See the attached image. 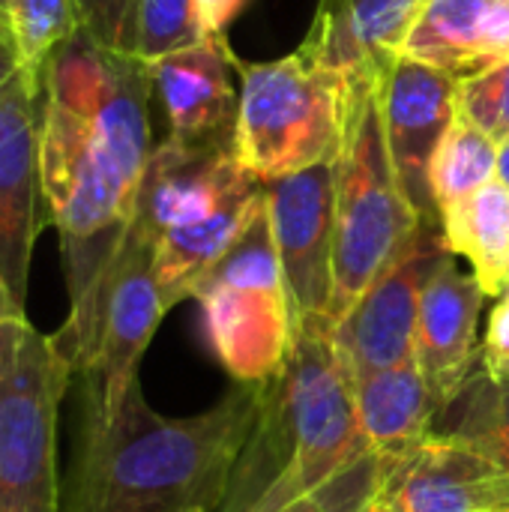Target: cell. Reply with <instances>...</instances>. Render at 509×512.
Returning a JSON list of instances; mask_svg holds the SVG:
<instances>
[{
  "instance_id": "cb8c5ba5",
  "label": "cell",
  "mask_w": 509,
  "mask_h": 512,
  "mask_svg": "<svg viewBox=\"0 0 509 512\" xmlns=\"http://www.w3.org/2000/svg\"><path fill=\"white\" fill-rule=\"evenodd\" d=\"M24 66L42 69L45 60L81 30L75 0H3Z\"/></svg>"
},
{
  "instance_id": "3957f363",
  "label": "cell",
  "mask_w": 509,
  "mask_h": 512,
  "mask_svg": "<svg viewBox=\"0 0 509 512\" xmlns=\"http://www.w3.org/2000/svg\"><path fill=\"white\" fill-rule=\"evenodd\" d=\"M372 453L327 321L294 333L285 366L261 384L258 420L216 512H282Z\"/></svg>"
},
{
  "instance_id": "8992f818",
  "label": "cell",
  "mask_w": 509,
  "mask_h": 512,
  "mask_svg": "<svg viewBox=\"0 0 509 512\" xmlns=\"http://www.w3.org/2000/svg\"><path fill=\"white\" fill-rule=\"evenodd\" d=\"M234 66L243 81L234 150L255 180L270 183L339 156L351 105L330 75L300 51Z\"/></svg>"
},
{
  "instance_id": "5b68a950",
  "label": "cell",
  "mask_w": 509,
  "mask_h": 512,
  "mask_svg": "<svg viewBox=\"0 0 509 512\" xmlns=\"http://www.w3.org/2000/svg\"><path fill=\"white\" fill-rule=\"evenodd\" d=\"M72 366L27 315L0 321V512H60L57 426Z\"/></svg>"
},
{
  "instance_id": "ac0fdd59",
  "label": "cell",
  "mask_w": 509,
  "mask_h": 512,
  "mask_svg": "<svg viewBox=\"0 0 509 512\" xmlns=\"http://www.w3.org/2000/svg\"><path fill=\"white\" fill-rule=\"evenodd\" d=\"M267 204V189L237 195L213 216L174 228L156 240V285L165 309H174L183 300L195 297V288L210 273V267L231 249V243L249 228L258 210Z\"/></svg>"
},
{
  "instance_id": "e575fe53",
  "label": "cell",
  "mask_w": 509,
  "mask_h": 512,
  "mask_svg": "<svg viewBox=\"0 0 509 512\" xmlns=\"http://www.w3.org/2000/svg\"><path fill=\"white\" fill-rule=\"evenodd\" d=\"M0 24H9V15H6V9H3V6H0ZM9 27H12V24H9Z\"/></svg>"
},
{
  "instance_id": "277c9868",
  "label": "cell",
  "mask_w": 509,
  "mask_h": 512,
  "mask_svg": "<svg viewBox=\"0 0 509 512\" xmlns=\"http://www.w3.org/2000/svg\"><path fill=\"white\" fill-rule=\"evenodd\" d=\"M423 225V216L399 186L375 87L348 114L336 156V246L333 297L327 309L330 330L411 249Z\"/></svg>"
},
{
  "instance_id": "7a4b0ae2",
  "label": "cell",
  "mask_w": 509,
  "mask_h": 512,
  "mask_svg": "<svg viewBox=\"0 0 509 512\" xmlns=\"http://www.w3.org/2000/svg\"><path fill=\"white\" fill-rule=\"evenodd\" d=\"M258 408L261 384H237L192 417L153 411L141 381L111 414L78 399L60 512H216Z\"/></svg>"
},
{
  "instance_id": "8fae6325",
  "label": "cell",
  "mask_w": 509,
  "mask_h": 512,
  "mask_svg": "<svg viewBox=\"0 0 509 512\" xmlns=\"http://www.w3.org/2000/svg\"><path fill=\"white\" fill-rule=\"evenodd\" d=\"M258 186L264 183L240 165L234 138L198 144L165 138L147 159L132 225L156 243L162 234L195 225Z\"/></svg>"
},
{
  "instance_id": "83f0119b",
  "label": "cell",
  "mask_w": 509,
  "mask_h": 512,
  "mask_svg": "<svg viewBox=\"0 0 509 512\" xmlns=\"http://www.w3.org/2000/svg\"><path fill=\"white\" fill-rule=\"evenodd\" d=\"M483 72L509 60V0H492L480 27Z\"/></svg>"
},
{
  "instance_id": "1f68e13d",
  "label": "cell",
  "mask_w": 509,
  "mask_h": 512,
  "mask_svg": "<svg viewBox=\"0 0 509 512\" xmlns=\"http://www.w3.org/2000/svg\"><path fill=\"white\" fill-rule=\"evenodd\" d=\"M18 315H24V309L15 303V297L9 294V288H6V279H3V270H0V321H6V318H18Z\"/></svg>"
},
{
  "instance_id": "836d02e7",
  "label": "cell",
  "mask_w": 509,
  "mask_h": 512,
  "mask_svg": "<svg viewBox=\"0 0 509 512\" xmlns=\"http://www.w3.org/2000/svg\"><path fill=\"white\" fill-rule=\"evenodd\" d=\"M366 512H396V510H393V507H390V504H387V501H384V498L378 495V498H375V501L369 504V510H366Z\"/></svg>"
},
{
  "instance_id": "7402d4cb",
  "label": "cell",
  "mask_w": 509,
  "mask_h": 512,
  "mask_svg": "<svg viewBox=\"0 0 509 512\" xmlns=\"http://www.w3.org/2000/svg\"><path fill=\"white\" fill-rule=\"evenodd\" d=\"M498 150L501 144L492 135L471 126L456 111V120L447 129L429 168V189L438 213L498 180Z\"/></svg>"
},
{
  "instance_id": "f1b7e54d",
  "label": "cell",
  "mask_w": 509,
  "mask_h": 512,
  "mask_svg": "<svg viewBox=\"0 0 509 512\" xmlns=\"http://www.w3.org/2000/svg\"><path fill=\"white\" fill-rule=\"evenodd\" d=\"M480 363L492 375L509 378V291L492 309V318H489V327H486V342H483V351H480Z\"/></svg>"
},
{
  "instance_id": "4fadbf2b",
  "label": "cell",
  "mask_w": 509,
  "mask_h": 512,
  "mask_svg": "<svg viewBox=\"0 0 509 512\" xmlns=\"http://www.w3.org/2000/svg\"><path fill=\"white\" fill-rule=\"evenodd\" d=\"M426 0H321L300 54L330 75L351 111L381 84Z\"/></svg>"
},
{
  "instance_id": "484cf974",
  "label": "cell",
  "mask_w": 509,
  "mask_h": 512,
  "mask_svg": "<svg viewBox=\"0 0 509 512\" xmlns=\"http://www.w3.org/2000/svg\"><path fill=\"white\" fill-rule=\"evenodd\" d=\"M456 111L498 144L509 138V60L459 81Z\"/></svg>"
},
{
  "instance_id": "d4e9b609",
  "label": "cell",
  "mask_w": 509,
  "mask_h": 512,
  "mask_svg": "<svg viewBox=\"0 0 509 512\" xmlns=\"http://www.w3.org/2000/svg\"><path fill=\"white\" fill-rule=\"evenodd\" d=\"M390 462V456L372 450L354 465H348L342 474H336L330 483L294 501L282 512H366L384 489Z\"/></svg>"
},
{
  "instance_id": "603a6c76",
  "label": "cell",
  "mask_w": 509,
  "mask_h": 512,
  "mask_svg": "<svg viewBox=\"0 0 509 512\" xmlns=\"http://www.w3.org/2000/svg\"><path fill=\"white\" fill-rule=\"evenodd\" d=\"M204 39L195 0H138L132 57L144 66Z\"/></svg>"
},
{
  "instance_id": "4316f807",
  "label": "cell",
  "mask_w": 509,
  "mask_h": 512,
  "mask_svg": "<svg viewBox=\"0 0 509 512\" xmlns=\"http://www.w3.org/2000/svg\"><path fill=\"white\" fill-rule=\"evenodd\" d=\"M75 9L81 30H87L99 45L132 54L138 0H75Z\"/></svg>"
},
{
  "instance_id": "ba28073f",
  "label": "cell",
  "mask_w": 509,
  "mask_h": 512,
  "mask_svg": "<svg viewBox=\"0 0 509 512\" xmlns=\"http://www.w3.org/2000/svg\"><path fill=\"white\" fill-rule=\"evenodd\" d=\"M48 225L42 192V69L21 72L0 90V270L24 309L30 261Z\"/></svg>"
},
{
  "instance_id": "f546056e",
  "label": "cell",
  "mask_w": 509,
  "mask_h": 512,
  "mask_svg": "<svg viewBox=\"0 0 509 512\" xmlns=\"http://www.w3.org/2000/svg\"><path fill=\"white\" fill-rule=\"evenodd\" d=\"M204 36H225L228 24L249 6V0H195Z\"/></svg>"
},
{
  "instance_id": "8d00e7d4",
  "label": "cell",
  "mask_w": 509,
  "mask_h": 512,
  "mask_svg": "<svg viewBox=\"0 0 509 512\" xmlns=\"http://www.w3.org/2000/svg\"><path fill=\"white\" fill-rule=\"evenodd\" d=\"M507 291H509V285H507Z\"/></svg>"
},
{
  "instance_id": "2e32d148",
  "label": "cell",
  "mask_w": 509,
  "mask_h": 512,
  "mask_svg": "<svg viewBox=\"0 0 509 512\" xmlns=\"http://www.w3.org/2000/svg\"><path fill=\"white\" fill-rule=\"evenodd\" d=\"M483 303L486 291L474 273H462L456 267L453 252L438 264L423 288L414 357L441 405L453 399L480 360L477 321Z\"/></svg>"
},
{
  "instance_id": "d6a6232c",
  "label": "cell",
  "mask_w": 509,
  "mask_h": 512,
  "mask_svg": "<svg viewBox=\"0 0 509 512\" xmlns=\"http://www.w3.org/2000/svg\"><path fill=\"white\" fill-rule=\"evenodd\" d=\"M498 183H504L509 189V138L498 150Z\"/></svg>"
},
{
  "instance_id": "5bb4252c",
  "label": "cell",
  "mask_w": 509,
  "mask_h": 512,
  "mask_svg": "<svg viewBox=\"0 0 509 512\" xmlns=\"http://www.w3.org/2000/svg\"><path fill=\"white\" fill-rule=\"evenodd\" d=\"M381 498L396 512H509V471L429 438L390 462Z\"/></svg>"
},
{
  "instance_id": "d590c367",
  "label": "cell",
  "mask_w": 509,
  "mask_h": 512,
  "mask_svg": "<svg viewBox=\"0 0 509 512\" xmlns=\"http://www.w3.org/2000/svg\"><path fill=\"white\" fill-rule=\"evenodd\" d=\"M0 6H3V0H0ZM3 9H6V6H3Z\"/></svg>"
},
{
  "instance_id": "e0dca14e",
  "label": "cell",
  "mask_w": 509,
  "mask_h": 512,
  "mask_svg": "<svg viewBox=\"0 0 509 512\" xmlns=\"http://www.w3.org/2000/svg\"><path fill=\"white\" fill-rule=\"evenodd\" d=\"M351 387L360 429L375 453L399 459L432 438V423L441 402L417 357L372 372Z\"/></svg>"
},
{
  "instance_id": "9c48e42d",
  "label": "cell",
  "mask_w": 509,
  "mask_h": 512,
  "mask_svg": "<svg viewBox=\"0 0 509 512\" xmlns=\"http://www.w3.org/2000/svg\"><path fill=\"white\" fill-rule=\"evenodd\" d=\"M294 327L327 321L336 246V159L264 183Z\"/></svg>"
},
{
  "instance_id": "44dd1931",
  "label": "cell",
  "mask_w": 509,
  "mask_h": 512,
  "mask_svg": "<svg viewBox=\"0 0 509 512\" xmlns=\"http://www.w3.org/2000/svg\"><path fill=\"white\" fill-rule=\"evenodd\" d=\"M489 3L492 0H426L402 54L444 69L456 81L480 75V27Z\"/></svg>"
},
{
  "instance_id": "52a82bcc",
  "label": "cell",
  "mask_w": 509,
  "mask_h": 512,
  "mask_svg": "<svg viewBox=\"0 0 509 512\" xmlns=\"http://www.w3.org/2000/svg\"><path fill=\"white\" fill-rule=\"evenodd\" d=\"M207 342L237 384H264L288 360L294 315L267 204L195 288Z\"/></svg>"
},
{
  "instance_id": "7c38bea8",
  "label": "cell",
  "mask_w": 509,
  "mask_h": 512,
  "mask_svg": "<svg viewBox=\"0 0 509 512\" xmlns=\"http://www.w3.org/2000/svg\"><path fill=\"white\" fill-rule=\"evenodd\" d=\"M456 93L459 81L453 75L405 54L387 66L378 84L387 150L399 186L423 222L432 225L441 219V213L432 201L429 168L447 129L456 120Z\"/></svg>"
},
{
  "instance_id": "6da1fadb",
  "label": "cell",
  "mask_w": 509,
  "mask_h": 512,
  "mask_svg": "<svg viewBox=\"0 0 509 512\" xmlns=\"http://www.w3.org/2000/svg\"><path fill=\"white\" fill-rule=\"evenodd\" d=\"M150 96L147 66L87 30L42 66V192L69 291V315L57 330L81 327L132 222L153 153Z\"/></svg>"
},
{
  "instance_id": "d6986e66",
  "label": "cell",
  "mask_w": 509,
  "mask_h": 512,
  "mask_svg": "<svg viewBox=\"0 0 509 512\" xmlns=\"http://www.w3.org/2000/svg\"><path fill=\"white\" fill-rule=\"evenodd\" d=\"M447 249L462 255L486 297H504L509 285V189L492 180L441 213Z\"/></svg>"
},
{
  "instance_id": "4dcf8cb0",
  "label": "cell",
  "mask_w": 509,
  "mask_h": 512,
  "mask_svg": "<svg viewBox=\"0 0 509 512\" xmlns=\"http://www.w3.org/2000/svg\"><path fill=\"white\" fill-rule=\"evenodd\" d=\"M21 66H24V57H21L18 39L9 24H0V90L21 72Z\"/></svg>"
},
{
  "instance_id": "ffe728a7",
  "label": "cell",
  "mask_w": 509,
  "mask_h": 512,
  "mask_svg": "<svg viewBox=\"0 0 509 512\" xmlns=\"http://www.w3.org/2000/svg\"><path fill=\"white\" fill-rule=\"evenodd\" d=\"M432 438L468 447L509 471V378L492 375L477 360L453 399L438 408Z\"/></svg>"
},
{
  "instance_id": "9a60e30c",
  "label": "cell",
  "mask_w": 509,
  "mask_h": 512,
  "mask_svg": "<svg viewBox=\"0 0 509 512\" xmlns=\"http://www.w3.org/2000/svg\"><path fill=\"white\" fill-rule=\"evenodd\" d=\"M234 63L225 36H207L192 48L147 63L150 87L168 120V138L189 144L234 138L240 108L231 87Z\"/></svg>"
},
{
  "instance_id": "30bf717a",
  "label": "cell",
  "mask_w": 509,
  "mask_h": 512,
  "mask_svg": "<svg viewBox=\"0 0 509 512\" xmlns=\"http://www.w3.org/2000/svg\"><path fill=\"white\" fill-rule=\"evenodd\" d=\"M447 255L444 231L426 222L411 249L330 330L333 351L351 384L414 357L423 288Z\"/></svg>"
}]
</instances>
